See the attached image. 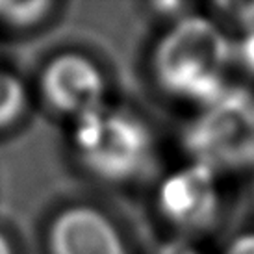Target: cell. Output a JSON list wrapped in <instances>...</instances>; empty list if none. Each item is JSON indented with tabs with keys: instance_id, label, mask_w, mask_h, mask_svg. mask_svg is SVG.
Returning a JSON list of instances; mask_svg holds the SVG:
<instances>
[{
	"instance_id": "6da1fadb",
	"label": "cell",
	"mask_w": 254,
	"mask_h": 254,
	"mask_svg": "<svg viewBox=\"0 0 254 254\" xmlns=\"http://www.w3.org/2000/svg\"><path fill=\"white\" fill-rule=\"evenodd\" d=\"M234 45L202 15H182L152 50V74L162 91L202 108L225 91Z\"/></svg>"
},
{
	"instance_id": "7a4b0ae2",
	"label": "cell",
	"mask_w": 254,
	"mask_h": 254,
	"mask_svg": "<svg viewBox=\"0 0 254 254\" xmlns=\"http://www.w3.org/2000/svg\"><path fill=\"white\" fill-rule=\"evenodd\" d=\"M72 150L93 177L119 184L143 175L152 162V134L139 117L104 104L74 121Z\"/></svg>"
},
{
	"instance_id": "3957f363",
	"label": "cell",
	"mask_w": 254,
	"mask_h": 254,
	"mask_svg": "<svg viewBox=\"0 0 254 254\" xmlns=\"http://www.w3.org/2000/svg\"><path fill=\"white\" fill-rule=\"evenodd\" d=\"M184 147L195 163L213 173L254 165V95L226 87L200 108L184 132Z\"/></svg>"
},
{
	"instance_id": "277c9868",
	"label": "cell",
	"mask_w": 254,
	"mask_h": 254,
	"mask_svg": "<svg viewBox=\"0 0 254 254\" xmlns=\"http://www.w3.org/2000/svg\"><path fill=\"white\" fill-rule=\"evenodd\" d=\"M163 219L186 234L204 232L215 225L221 210L217 173L191 162L163 178L156 193Z\"/></svg>"
},
{
	"instance_id": "5b68a950",
	"label": "cell",
	"mask_w": 254,
	"mask_h": 254,
	"mask_svg": "<svg viewBox=\"0 0 254 254\" xmlns=\"http://www.w3.org/2000/svg\"><path fill=\"white\" fill-rule=\"evenodd\" d=\"M39 91L54 112L80 119L104 106L106 80L91 58L64 52L43 67Z\"/></svg>"
},
{
	"instance_id": "8992f818",
	"label": "cell",
	"mask_w": 254,
	"mask_h": 254,
	"mask_svg": "<svg viewBox=\"0 0 254 254\" xmlns=\"http://www.w3.org/2000/svg\"><path fill=\"white\" fill-rule=\"evenodd\" d=\"M50 254H130L106 213L87 204H74L56 213L47 232Z\"/></svg>"
},
{
	"instance_id": "52a82bcc",
	"label": "cell",
	"mask_w": 254,
	"mask_h": 254,
	"mask_svg": "<svg viewBox=\"0 0 254 254\" xmlns=\"http://www.w3.org/2000/svg\"><path fill=\"white\" fill-rule=\"evenodd\" d=\"M28 106V93L19 76L0 71V130L19 123Z\"/></svg>"
},
{
	"instance_id": "ba28073f",
	"label": "cell",
	"mask_w": 254,
	"mask_h": 254,
	"mask_svg": "<svg viewBox=\"0 0 254 254\" xmlns=\"http://www.w3.org/2000/svg\"><path fill=\"white\" fill-rule=\"evenodd\" d=\"M52 2H0V22L11 28H32L47 19Z\"/></svg>"
},
{
	"instance_id": "9c48e42d",
	"label": "cell",
	"mask_w": 254,
	"mask_h": 254,
	"mask_svg": "<svg viewBox=\"0 0 254 254\" xmlns=\"http://www.w3.org/2000/svg\"><path fill=\"white\" fill-rule=\"evenodd\" d=\"M234 58H238L249 71H254V28L247 30L243 39L234 47Z\"/></svg>"
},
{
	"instance_id": "30bf717a",
	"label": "cell",
	"mask_w": 254,
	"mask_h": 254,
	"mask_svg": "<svg viewBox=\"0 0 254 254\" xmlns=\"http://www.w3.org/2000/svg\"><path fill=\"white\" fill-rule=\"evenodd\" d=\"M223 254H254V232L241 234L238 238H234Z\"/></svg>"
},
{
	"instance_id": "8fae6325",
	"label": "cell",
	"mask_w": 254,
	"mask_h": 254,
	"mask_svg": "<svg viewBox=\"0 0 254 254\" xmlns=\"http://www.w3.org/2000/svg\"><path fill=\"white\" fill-rule=\"evenodd\" d=\"M160 254H202V253L197 251V249L193 247L191 243H188V241L178 240V241H171L165 247H162Z\"/></svg>"
},
{
	"instance_id": "7c38bea8",
	"label": "cell",
	"mask_w": 254,
	"mask_h": 254,
	"mask_svg": "<svg viewBox=\"0 0 254 254\" xmlns=\"http://www.w3.org/2000/svg\"><path fill=\"white\" fill-rule=\"evenodd\" d=\"M0 254H15L13 245L4 232H0Z\"/></svg>"
}]
</instances>
